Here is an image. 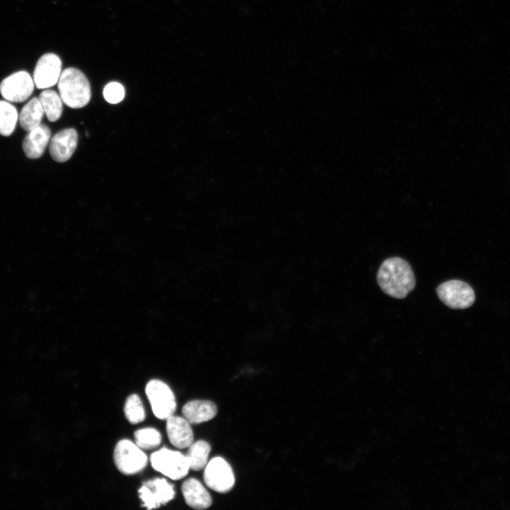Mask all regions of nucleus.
<instances>
[{
    "instance_id": "obj_1",
    "label": "nucleus",
    "mask_w": 510,
    "mask_h": 510,
    "mask_svg": "<svg viewBox=\"0 0 510 510\" xmlns=\"http://www.w3.org/2000/svg\"><path fill=\"white\" fill-rule=\"evenodd\" d=\"M377 280L385 293L397 299L407 297L416 284L412 267L400 257L389 258L382 263Z\"/></svg>"
},
{
    "instance_id": "obj_2",
    "label": "nucleus",
    "mask_w": 510,
    "mask_h": 510,
    "mask_svg": "<svg viewBox=\"0 0 510 510\" xmlns=\"http://www.w3.org/2000/svg\"><path fill=\"white\" fill-rule=\"evenodd\" d=\"M57 86L63 103L69 108H83L91 99L90 84L83 72L76 68L69 67L64 69Z\"/></svg>"
},
{
    "instance_id": "obj_3",
    "label": "nucleus",
    "mask_w": 510,
    "mask_h": 510,
    "mask_svg": "<svg viewBox=\"0 0 510 510\" xmlns=\"http://www.w3.org/2000/svg\"><path fill=\"white\" fill-rule=\"evenodd\" d=\"M114 463L123 475H132L142 471L147 466L148 459L142 449L128 439L120 440L113 453Z\"/></svg>"
},
{
    "instance_id": "obj_4",
    "label": "nucleus",
    "mask_w": 510,
    "mask_h": 510,
    "mask_svg": "<svg viewBox=\"0 0 510 510\" xmlns=\"http://www.w3.org/2000/svg\"><path fill=\"white\" fill-rule=\"evenodd\" d=\"M149 459L156 471L173 480L183 478L190 470L186 455L164 447L152 453Z\"/></svg>"
},
{
    "instance_id": "obj_5",
    "label": "nucleus",
    "mask_w": 510,
    "mask_h": 510,
    "mask_svg": "<svg viewBox=\"0 0 510 510\" xmlns=\"http://www.w3.org/2000/svg\"><path fill=\"white\" fill-rule=\"evenodd\" d=\"M145 394L157 418L166 420L174 414L176 409L175 395L164 382L150 380L146 385Z\"/></svg>"
},
{
    "instance_id": "obj_6",
    "label": "nucleus",
    "mask_w": 510,
    "mask_h": 510,
    "mask_svg": "<svg viewBox=\"0 0 510 510\" xmlns=\"http://www.w3.org/2000/svg\"><path fill=\"white\" fill-rule=\"evenodd\" d=\"M203 480L205 484L218 493H227L234 487V475L229 463L217 456L208 461L204 468Z\"/></svg>"
},
{
    "instance_id": "obj_7",
    "label": "nucleus",
    "mask_w": 510,
    "mask_h": 510,
    "mask_svg": "<svg viewBox=\"0 0 510 510\" xmlns=\"http://www.w3.org/2000/svg\"><path fill=\"white\" fill-rule=\"evenodd\" d=\"M138 496L142 502V507L153 509L171 501L175 497V490L174 485L165 478L155 477L142 484Z\"/></svg>"
},
{
    "instance_id": "obj_8",
    "label": "nucleus",
    "mask_w": 510,
    "mask_h": 510,
    "mask_svg": "<svg viewBox=\"0 0 510 510\" xmlns=\"http://www.w3.org/2000/svg\"><path fill=\"white\" fill-rule=\"evenodd\" d=\"M441 301L452 309L470 307L475 300L472 288L459 280H450L440 284L436 288Z\"/></svg>"
},
{
    "instance_id": "obj_9",
    "label": "nucleus",
    "mask_w": 510,
    "mask_h": 510,
    "mask_svg": "<svg viewBox=\"0 0 510 510\" xmlns=\"http://www.w3.org/2000/svg\"><path fill=\"white\" fill-rule=\"evenodd\" d=\"M34 86L33 79L27 72L18 71L3 79L0 93L9 102L21 103L30 96Z\"/></svg>"
},
{
    "instance_id": "obj_10",
    "label": "nucleus",
    "mask_w": 510,
    "mask_h": 510,
    "mask_svg": "<svg viewBox=\"0 0 510 510\" xmlns=\"http://www.w3.org/2000/svg\"><path fill=\"white\" fill-rule=\"evenodd\" d=\"M62 74V62L54 53L41 56L33 72V81L38 89H46L56 84Z\"/></svg>"
},
{
    "instance_id": "obj_11",
    "label": "nucleus",
    "mask_w": 510,
    "mask_h": 510,
    "mask_svg": "<svg viewBox=\"0 0 510 510\" xmlns=\"http://www.w3.org/2000/svg\"><path fill=\"white\" fill-rule=\"evenodd\" d=\"M78 142V135L74 128L59 131L50 140L49 151L52 158L57 162H65L74 152Z\"/></svg>"
},
{
    "instance_id": "obj_12",
    "label": "nucleus",
    "mask_w": 510,
    "mask_h": 510,
    "mask_svg": "<svg viewBox=\"0 0 510 510\" xmlns=\"http://www.w3.org/2000/svg\"><path fill=\"white\" fill-rule=\"evenodd\" d=\"M166 434L170 443L176 448H188L193 443L191 424L184 418L174 414L166 419Z\"/></svg>"
},
{
    "instance_id": "obj_13",
    "label": "nucleus",
    "mask_w": 510,
    "mask_h": 510,
    "mask_svg": "<svg viewBox=\"0 0 510 510\" xmlns=\"http://www.w3.org/2000/svg\"><path fill=\"white\" fill-rule=\"evenodd\" d=\"M50 129L44 124L28 131L23 142L26 156L31 159L40 158L50 143Z\"/></svg>"
},
{
    "instance_id": "obj_14",
    "label": "nucleus",
    "mask_w": 510,
    "mask_h": 510,
    "mask_svg": "<svg viewBox=\"0 0 510 510\" xmlns=\"http://www.w3.org/2000/svg\"><path fill=\"white\" fill-rule=\"evenodd\" d=\"M181 491L186 504L193 509H205L212 505L210 494L202 483L195 478L185 480Z\"/></svg>"
},
{
    "instance_id": "obj_15",
    "label": "nucleus",
    "mask_w": 510,
    "mask_h": 510,
    "mask_svg": "<svg viewBox=\"0 0 510 510\" xmlns=\"http://www.w3.org/2000/svg\"><path fill=\"white\" fill-rule=\"evenodd\" d=\"M217 413L216 404L210 400H193L182 408L183 417L191 424H198L212 419Z\"/></svg>"
},
{
    "instance_id": "obj_16",
    "label": "nucleus",
    "mask_w": 510,
    "mask_h": 510,
    "mask_svg": "<svg viewBox=\"0 0 510 510\" xmlns=\"http://www.w3.org/2000/svg\"><path fill=\"white\" fill-rule=\"evenodd\" d=\"M44 114L39 98H33L23 107L18 115L21 128L28 132L35 128L41 124Z\"/></svg>"
},
{
    "instance_id": "obj_17",
    "label": "nucleus",
    "mask_w": 510,
    "mask_h": 510,
    "mask_svg": "<svg viewBox=\"0 0 510 510\" xmlns=\"http://www.w3.org/2000/svg\"><path fill=\"white\" fill-rule=\"evenodd\" d=\"M211 451L210 445L204 440L193 442L186 454L190 470L199 471L205 468L208 463Z\"/></svg>"
},
{
    "instance_id": "obj_18",
    "label": "nucleus",
    "mask_w": 510,
    "mask_h": 510,
    "mask_svg": "<svg viewBox=\"0 0 510 510\" xmlns=\"http://www.w3.org/2000/svg\"><path fill=\"white\" fill-rule=\"evenodd\" d=\"M44 113L51 122L57 121L62 115L63 110L62 100L55 91L45 89L39 97Z\"/></svg>"
},
{
    "instance_id": "obj_19",
    "label": "nucleus",
    "mask_w": 510,
    "mask_h": 510,
    "mask_svg": "<svg viewBox=\"0 0 510 510\" xmlns=\"http://www.w3.org/2000/svg\"><path fill=\"white\" fill-rule=\"evenodd\" d=\"M18 113L13 105L9 101H0V135L9 136L15 130Z\"/></svg>"
},
{
    "instance_id": "obj_20",
    "label": "nucleus",
    "mask_w": 510,
    "mask_h": 510,
    "mask_svg": "<svg viewBox=\"0 0 510 510\" xmlns=\"http://www.w3.org/2000/svg\"><path fill=\"white\" fill-rule=\"evenodd\" d=\"M136 445L142 450L157 448L162 442L161 433L153 427L140 429L134 433Z\"/></svg>"
},
{
    "instance_id": "obj_21",
    "label": "nucleus",
    "mask_w": 510,
    "mask_h": 510,
    "mask_svg": "<svg viewBox=\"0 0 510 510\" xmlns=\"http://www.w3.org/2000/svg\"><path fill=\"white\" fill-rule=\"evenodd\" d=\"M125 416L132 424H137L145 419V411L140 397L136 394L130 395L125 400L124 406Z\"/></svg>"
},
{
    "instance_id": "obj_22",
    "label": "nucleus",
    "mask_w": 510,
    "mask_h": 510,
    "mask_svg": "<svg viewBox=\"0 0 510 510\" xmlns=\"http://www.w3.org/2000/svg\"><path fill=\"white\" fill-rule=\"evenodd\" d=\"M103 96L108 103H118L125 96L124 87L118 82H110L105 86Z\"/></svg>"
}]
</instances>
